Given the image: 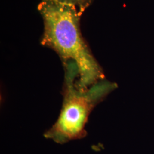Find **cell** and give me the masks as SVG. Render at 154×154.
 I'll return each mask as SVG.
<instances>
[{"label": "cell", "instance_id": "cell-1", "mask_svg": "<svg viewBox=\"0 0 154 154\" xmlns=\"http://www.w3.org/2000/svg\"><path fill=\"white\" fill-rule=\"evenodd\" d=\"M38 10L44 21L41 43L54 50L63 63L73 62L78 70L77 88L85 90L102 81L104 75L83 38L80 30L81 16L74 8L42 0Z\"/></svg>", "mask_w": 154, "mask_h": 154}, {"label": "cell", "instance_id": "cell-2", "mask_svg": "<svg viewBox=\"0 0 154 154\" xmlns=\"http://www.w3.org/2000/svg\"><path fill=\"white\" fill-rule=\"evenodd\" d=\"M63 65L65 74L62 107L56 122L44 134L45 138L60 144L85 137V126L94 107L116 88L114 84L102 80L87 89H79L75 83L78 76L75 63L68 62Z\"/></svg>", "mask_w": 154, "mask_h": 154}, {"label": "cell", "instance_id": "cell-3", "mask_svg": "<svg viewBox=\"0 0 154 154\" xmlns=\"http://www.w3.org/2000/svg\"><path fill=\"white\" fill-rule=\"evenodd\" d=\"M58 3L64 5L69 6L77 10L81 16L83 12L91 4L93 0H45Z\"/></svg>", "mask_w": 154, "mask_h": 154}]
</instances>
